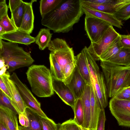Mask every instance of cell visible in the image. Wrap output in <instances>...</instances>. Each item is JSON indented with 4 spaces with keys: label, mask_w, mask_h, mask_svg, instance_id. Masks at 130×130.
<instances>
[{
    "label": "cell",
    "mask_w": 130,
    "mask_h": 130,
    "mask_svg": "<svg viewBox=\"0 0 130 130\" xmlns=\"http://www.w3.org/2000/svg\"><path fill=\"white\" fill-rule=\"evenodd\" d=\"M23 1L22 0H10L9 1V5L8 6L11 13L14 11L23 3Z\"/></svg>",
    "instance_id": "60d3db41"
},
{
    "label": "cell",
    "mask_w": 130,
    "mask_h": 130,
    "mask_svg": "<svg viewBox=\"0 0 130 130\" xmlns=\"http://www.w3.org/2000/svg\"><path fill=\"white\" fill-rule=\"evenodd\" d=\"M26 74L32 92L40 98L51 96L54 93L50 70L44 65H32Z\"/></svg>",
    "instance_id": "277c9868"
},
{
    "label": "cell",
    "mask_w": 130,
    "mask_h": 130,
    "mask_svg": "<svg viewBox=\"0 0 130 130\" xmlns=\"http://www.w3.org/2000/svg\"><path fill=\"white\" fill-rule=\"evenodd\" d=\"M62 0H41L40 1L39 10L42 17L57 7Z\"/></svg>",
    "instance_id": "4316f807"
},
{
    "label": "cell",
    "mask_w": 130,
    "mask_h": 130,
    "mask_svg": "<svg viewBox=\"0 0 130 130\" xmlns=\"http://www.w3.org/2000/svg\"><path fill=\"white\" fill-rule=\"evenodd\" d=\"M23 2L16 10L11 13V19L17 29L20 27L24 13Z\"/></svg>",
    "instance_id": "f1b7e54d"
},
{
    "label": "cell",
    "mask_w": 130,
    "mask_h": 130,
    "mask_svg": "<svg viewBox=\"0 0 130 130\" xmlns=\"http://www.w3.org/2000/svg\"><path fill=\"white\" fill-rule=\"evenodd\" d=\"M73 110L74 114V121L78 125L82 126L84 122V112L80 98L76 100Z\"/></svg>",
    "instance_id": "83f0119b"
},
{
    "label": "cell",
    "mask_w": 130,
    "mask_h": 130,
    "mask_svg": "<svg viewBox=\"0 0 130 130\" xmlns=\"http://www.w3.org/2000/svg\"><path fill=\"white\" fill-rule=\"evenodd\" d=\"M79 130H87V129H86L81 126L78 125Z\"/></svg>",
    "instance_id": "7dc6e473"
},
{
    "label": "cell",
    "mask_w": 130,
    "mask_h": 130,
    "mask_svg": "<svg viewBox=\"0 0 130 130\" xmlns=\"http://www.w3.org/2000/svg\"><path fill=\"white\" fill-rule=\"evenodd\" d=\"M98 105L101 109H104L108 105L107 90L103 72H100L96 78L92 82Z\"/></svg>",
    "instance_id": "30bf717a"
},
{
    "label": "cell",
    "mask_w": 130,
    "mask_h": 130,
    "mask_svg": "<svg viewBox=\"0 0 130 130\" xmlns=\"http://www.w3.org/2000/svg\"><path fill=\"white\" fill-rule=\"evenodd\" d=\"M109 105L111 112L119 125L130 127V100L112 98Z\"/></svg>",
    "instance_id": "52a82bcc"
},
{
    "label": "cell",
    "mask_w": 130,
    "mask_h": 130,
    "mask_svg": "<svg viewBox=\"0 0 130 130\" xmlns=\"http://www.w3.org/2000/svg\"><path fill=\"white\" fill-rule=\"evenodd\" d=\"M25 112L29 120V126L27 127L19 126V130H42L40 116L28 107H26Z\"/></svg>",
    "instance_id": "44dd1931"
},
{
    "label": "cell",
    "mask_w": 130,
    "mask_h": 130,
    "mask_svg": "<svg viewBox=\"0 0 130 130\" xmlns=\"http://www.w3.org/2000/svg\"><path fill=\"white\" fill-rule=\"evenodd\" d=\"M75 61L76 67L80 75L87 84L91 86L92 85L91 78L83 48L75 56Z\"/></svg>",
    "instance_id": "d6986e66"
},
{
    "label": "cell",
    "mask_w": 130,
    "mask_h": 130,
    "mask_svg": "<svg viewBox=\"0 0 130 130\" xmlns=\"http://www.w3.org/2000/svg\"><path fill=\"white\" fill-rule=\"evenodd\" d=\"M5 31L3 26L0 24V36L6 34Z\"/></svg>",
    "instance_id": "f6af8a7d"
},
{
    "label": "cell",
    "mask_w": 130,
    "mask_h": 130,
    "mask_svg": "<svg viewBox=\"0 0 130 130\" xmlns=\"http://www.w3.org/2000/svg\"><path fill=\"white\" fill-rule=\"evenodd\" d=\"M106 61L118 65L130 66V48L122 47L115 55Z\"/></svg>",
    "instance_id": "7402d4cb"
},
{
    "label": "cell",
    "mask_w": 130,
    "mask_h": 130,
    "mask_svg": "<svg viewBox=\"0 0 130 130\" xmlns=\"http://www.w3.org/2000/svg\"></svg>",
    "instance_id": "681fc988"
},
{
    "label": "cell",
    "mask_w": 130,
    "mask_h": 130,
    "mask_svg": "<svg viewBox=\"0 0 130 130\" xmlns=\"http://www.w3.org/2000/svg\"><path fill=\"white\" fill-rule=\"evenodd\" d=\"M0 130H7L4 125L0 122Z\"/></svg>",
    "instance_id": "bcb514c9"
},
{
    "label": "cell",
    "mask_w": 130,
    "mask_h": 130,
    "mask_svg": "<svg viewBox=\"0 0 130 130\" xmlns=\"http://www.w3.org/2000/svg\"><path fill=\"white\" fill-rule=\"evenodd\" d=\"M40 121L42 130H57V124L52 119L40 117Z\"/></svg>",
    "instance_id": "d6a6232c"
},
{
    "label": "cell",
    "mask_w": 130,
    "mask_h": 130,
    "mask_svg": "<svg viewBox=\"0 0 130 130\" xmlns=\"http://www.w3.org/2000/svg\"><path fill=\"white\" fill-rule=\"evenodd\" d=\"M17 113L7 107L0 105V122L7 130H19Z\"/></svg>",
    "instance_id": "5bb4252c"
},
{
    "label": "cell",
    "mask_w": 130,
    "mask_h": 130,
    "mask_svg": "<svg viewBox=\"0 0 130 130\" xmlns=\"http://www.w3.org/2000/svg\"><path fill=\"white\" fill-rule=\"evenodd\" d=\"M112 98L119 100H130V94L123 89Z\"/></svg>",
    "instance_id": "74e56055"
},
{
    "label": "cell",
    "mask_w": 130,
    "mask_h": 130,
    "mask_svg": "<svg viewBox=\"0 0 130 130\" xmlns=\"http://www.w3.org/2000/svg\"><path fill=\"white\" fill-rule=\"evenodd\" d=\"M83 49L90 74L92 82L96 78L100 71L96 61L89 53L87 47L85 46Z\"/></svg>",
    "instance_id": "484cf974"
},
{
    "label": "cell",
    "mask_w": 130,
    "mask_h": 130,
    "mask_svg": "<svg viewBox=\"0 0 130 130\" xmlns=\"http://www.w3.org/2000/svg\"><path fill=\"white\" fill-rule=\"evenodd\" d=\"M19 123L21 126L25 127L29 126V121L28 118L25 112L19 115Z\"/></svg>",
    "instance_id": "b9f144b4"
},
{
    "label": "cell",
    "mask_w": 130,
    "mask_h": 130,
    "mask_svg": "<svg viewBox=\"0 0 130 130\" xmlns=\"http://www.w3.org/2000/svg\"><path fill=\"white\" fill-rule=\"evenodd\" d=\"M111 25L97 42L91 43L87 47L90 54L95 60L108 49L113 42L120 35Z\"/></svg>",
    "instance_id": "9c48e42d"
},
{
    "label": "cell",
    "mask_w": 130,
    "mask_h": 130,
    "mask_svg": "<svg viewBox=\"0 0 130 130\" xmlns=\"http://www.w3.org/2000/svg\"><path fill=\"white\" fill-rule=\"evenodd\" d=\"M8 8L5 0H0V18L8 14Z\"/></svg>",
    "instance_id": "7bdbcfd3"
},
{
    "label": "cell",
    "mask_w": 130,
    "mask_h": 130,
    "mask_svg": "<svg viewBox=\"0 0 130 130\" xmlns=\"http://www.w3.org/2000/svg\"><path fill=\"white\" fill-rule=\"evenodd\" d=\"M8 83L12 99L11 101L13 106L19 115L24 113L26 106L14 82L9 78Z\"/></svg>",
    "instance_id": "e0dca14e"
},
{
    "label": "cell",
    "mask_w": 130,
    "mask_h": 130,
    "mask_svg": "<svg viewBox=\"0 0 130 130\" xmlns=\"http://www.w3.org/2000/svg\"><path fill=\"white\" fill-rule=\"evenodd\" d=\"M57 124V130H66L65 125L63 123L61 124L59 123Z\"/></svg>",
    "instance_id": "ee69618b"
},
{
    "label": "cell",
    "mask_w": 130,
    "mask_h": 130,
    "mask_svg": "<svg viewBox=\"0 0 130 130\" xmlns=\"http://www.w3.org/2000/svg\"><path fill=\"white\" fill-rule=\"evenodd\" d=\"M63 123L65 125L66 130H79L78 125L73 119H70Z\"/></svg>",
    "instance_id": "f35d334b"
},
{
    "label": "cell",
    "mask_w": 130,
    "mask_h": 130,
    "mask_svg": "<svg viewBox=\"0 0 130 130\" xmlns=\"http://www.w3.org/2000/svg\"><path fill=\"white\" fill-rule=\"evenodd\" d=\"M119 20H126L130 18V3L125 5L113 13Z\"/></svg>",
    "instance_id": "1f68e13d"
},
{
    "label": "cell",
    "mask_w": 130,
    "mask_h": 130,
    "mask_svg": "<svg viewBox=\"0 0 130 130\" xmlns=\"http://www.w3.org/2000/svg\"><path fill=\"white\" fill-rule=\"evenodd\" d=\"M10 79L15 84L27 107H28L40 116L47 118L41 109L40 103L34 96L27 86L20 80L16 74L13 73Z\"/></svg>",
    "instance_id": "8992f818"
},
{
    "label": "cell",
    "mask_w": 130,
    "mask_h": 130,
    "mask_svg": "<svg viewBox=\"0 0 130 130\" xmlns=\"http://www.w3.org/2000/svg\"><path fill=\"white\" fill-rule=\"evenodd\" d=\"M48 48L60 66L63 72L65 66L75 60L73 48L64 40L56 38L51 40Z\"/></svg>",
    "instance_id": "5b68a950"
},
{
    "label": "cell",
    "mask_w": 130,
    "mask_h": 130,
    "mask_svg": "<svg viewBox=\"0 0 130 130\" xmlns=\"http://www.w3.org/2000/svg\"><path fill=\"white\" fill-rule=\"evenodd\" d=\"M89 3L100 4H116L123 2L124 0H85Z\"/></svg>",
    "instance_id": "8d00e7d4"
},
{
    "label": "cell",
    "mask_w": 130,
    "mask_h": 130,
    "mask_svg": "<svg viewBox=\"0 0 130 130\" xmlns=\"http://www.w3.org/2000/svg\"><path fill=\"white\" fill-rule=\"evenodd\" d=\"M0 59L3 61L9 72L30 66L34 61L30 53L25 51L18 43L5 42L1 38Z\"/></svg>",
    "instance_id": "3957f363"
},
{
    "label": "cell",
    "mask_w": 130,
    "mask_h": 130,
    "mask_svg": "<svg viewBox=\"0 0 130 130\" xmlns=\"http://www.w3.org/2000/svg\"><path fill=\"white\" fill-rule=\"evenodd\" d=\"M85 29L91 43L98 41L111 25L97 17L85 16Z\"/></svg>",
    "instance_id": "ba28073f"
},
{
    "label": "cell",
    "mask_w": 130,
    "mask_h": 130,
    "mask_svg": "<svg viewBox=\"0 0 130 130\" xmlns=\"http://www.w3.org/2000/svg\"><path fill=\"white\" fill-rule=\"evenodd\" d=\"M37 0H32L29 2H23L24 7V15L20 28L18 30L30 34L34 28V16L32 4Z\"/></svg>",
    "instance_id": "4fadbf2b"
},
{
    "label": "cell",
    "mask_w": 130,
    "mask_h": 130,
    "mask_svg": "<svg viewBox=\"0 0 130 130\" xmlns=\"http://www.w3.org/2000/svg\"><path fill=\"white\" fill-rule=\"evenodd\" d=\"M49 59L50 70L52 78L63 81L64 78L62 68L53 54L51 52Z\"/></svg>",
    "instance_id": "d4e9b609"
},
{
    "label": "cell",
    "mask_w": 130,
    "mask_h": 130,
    "mask_svg": "<svg viewBox=\"0 0 130 130\" xmlns=\"http://www.w3.org/2000/svg\"><path fill=\"white\" fill-rule=\"evenodd\" d=\"M10 76V75L9 72L7 71L0 75V89L9 97L11 100L12 97L9 91L8 83V79Z\"/></svg>",
    "instance_id": "f546056e"
},
{
    "label": "cell",
    "mask_w": 130,
    "mask_h": 130,
    "mask_svg": "<svg viewBox=\"0 0 130 130\" xmlns=\"http://www.w3.org/2000/svg\"><path fill=\"white\" fill-rule=\"evenodd\" d=\"M52 85L54 91L63 102L73 109L76 99L69 87L63 81L53 78Z\"/></svg>",
    "instance_id": "8fae6325"
},
{
    "label": "cell",
    "mask_w": 130,
    "mask_h": 130,
    "mask_svg": "<svg viewBox=\"0 0 130 130\" xmlns=\"http://www.w3.org/2000/svg\"><path fill=\"white\" fill-rule=\"evenodd\" d=\"M82 8L85 16H91L98 18L109 23L112 26L121 28L122 22L118 20L113 14L94 10L82 4Z\"/></svg>",
    "instance_id": "9a60e30c"
},
{
    "label": "cell",
    "mask_w": 130,
    "mask_h": 130,
    "mask_svg": "<svg viewBox=\"0 0 130 130\" xmlns=\"http://www.w3.org/2000/svg\"><path fill=\"white\" fill-rule=\"evenodd\" d=\"M50 30L48 28L41 29L35 37V43L41 50L48 47L51 41L52 34L50 32Z\"/></svg>",
    "instance_id": "603a6c76"
},
{
    "label": "cell",
    "mask_w": 130,
    "mask_h": 130,
    "mask_svg": "<svg viewBox=\"0 0 130 130\" xmlns=\"http://www.w3.org/2000/svg\"><path fill=\"white\" fill-rule=\"evenodd\" d=\"M76 67L75 60L73 62L66 65L64 67L63 73L64 82L69 79L72 75Z\"/></svg>",
    "instance_id": "e575fe53"
},
{
    "label": "cell",
    "mask_w": 130,
    "mask_h": 130,
    "mask_svg": "<svg viewBox=\"0 0 130 130\" xmlns=\"http://www.w3.org/2000/svg\"><path fill=\"white\" fill-rule=\"evenodd\" d=\"M0 24L4 27L6 33L15 31L17 30L8 14L0 18Z\"/></svg>",
    "instance_id": "4dcf8cb0"
},
{
    "label": "cell",
    "mask_w": 130,
    "mask_h": 130,
    "mask_svg": "<svg viewBox=\"0 0 130 130\" xmlns=\"http://www.w3.org/2000/svg\"><path fill=\"white\" fill-rule=\"evenodd\" d=\"M91 85H87L84 92L80 98L81 99L84 112V120L82 127L89 129L91 119Z\"/></svg>",
    "instance_id": "ac0fdd59"
},
{
    "label": "cell",
    "mask_w": 130,
    "mask_h": 130,
    "mask_svg": "<svg viewBox=\"0 0 130 130\" xmlns=\"http://www.w3.org/2000/svg\"><path fill=\"white\" fill-rule=\"evenodd\" d=\"M80 0H68L42 17V25L54 33H66L73 29L84 12Z\"/></svg>",
    "instance_id": "6da1fadb"
},
{
    "label": "cell",
    "mask_w": 130,
    "mask_h": 130,
    "mask_svg": "<svg viewBox=\"0 0 130 130\" xmlns=\"http://www.w3.org/2000/svg\"><path fill=\"white\" fill-rule=\"evenodd\" d=\"M100 66L109 97H113L123 89L130 87V66L118 65L101 61Z\"/></svg>",
    "instance_id": "7a4b0ae2"
},
{
    "label": "cell",
    "mask_w": 130,
    "mask_h": 130,
    "mask_svg": "<svg viewBox=\"0 0 130 130\" xmlns=\"http://www.w3.org/2000/svg\"><path fill=\"white\" fill-rule=\"evenodd\" d=\"M0 38L9 42L28 45L35 41V38L30 34L17 29L12 32L6 33L1 36Z\"/></svg>",
    "instance_id": "2e32d148"
},
{
    "label": "cell",
    "mask_w": 130,
    "mask_h": 130,
    "mask_svg": "<svg viewBox=\"0 0 130 130\" xmlns=\"http://www.w3.org/2000/svg\"><path fill=\"white\" fill-rule=\"evenodd\" d=\"M120 41L123 47L130 48V35H120Z\"/></svg>",
    "instance_id": "ab89813d"
},
{
    "label": "cell",
    "mask_w": 130,
    "mask_h": 130,
    "mask_svg": "<svg viewBox=\"0 0 130 130\" xmlns=\"http://www.w3.org/2000/svg\"><path fill=\"white\" fill-rule=\"evenodd\" d=\"M91 119L89 129L96 130L101 109L98 104L94 91L91 85Z\"/></svg>",
    "instance_id": "ffe728a7"
},
{
    "label": "cell",
    "mask_w": 130,
    "mask_h": 130,
    "mask_svg": "<svg viewBox=\"0 0 130 130\" xmlns=\"http://www.w3.org/2000/svg\"><path fill=\"white\" fill-rule=\"evenodd\" d=\"M0 105L7 107L17 112L12 104L10 99L2 90H0Z\"/></svg>",
    "instance_id": "836d02e7"
},
{
    "label": "cell",
    "mask_w": 130,
    "mask_h": 130,
    "mask_svg": "<svg viewBox=\"0 0 130 130\" xmlns=\"http://www.w3.org/2000/svg\"><path fill=\"white\" fill-rule=\"evenodd\" d=\"M106 120L104 109H101L99 115L96 130H104Z\"/></svg>",
    "instance_id": "d590c367"
},
{
    "label": "cell",
    "mask_w": 130,
    "mask_h": 130,
    "mask_svg": "<svg viewBox=\"0 0 130 130\" xmlns=\"http://www.w3.org/2000/svg\"><path fill=\"white\" fill-rule=\"evenodd\" d=\"M123 47L120 35L113 42L107 50L100 57L99 60L106 61L115 55Z\"/></svg>",
    "instance_id": "cb8c5ba5"
},
{
    "label": "cell",
    "mask_w": 130,
    "mask_h": 130,
    "mask_svg": "<svg viewBox=\"0 0 130 130\" xmlns=\"http://www.w3.org/2000/svg\"><path fill=\"white\" fill-rule=\"evenodd\" d=\"M63 82L71 90L76 100L80 98L88 85L76 67L71 77Z\"/></svg>",
    "instance_id": "7c38bea8"
},
{
    "label": "cell",
    "mask_w": 130,
    "mask_h": 130,
    "mask_svg": "<svg viewBox=\"0 0 130 130\" xmlns=\"http://www.w3.org/2000/svg\"><path fill=\"white\" fill-rule=\"evenodd\" d=\"M87 130H90V129H87Z\"/></svg>",
    "instance_id": "c3c4849f"
}]
</instances>
